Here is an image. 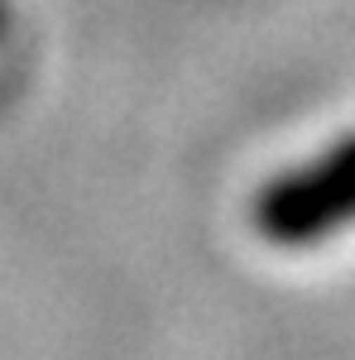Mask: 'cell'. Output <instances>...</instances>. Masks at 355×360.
Returning <instances> with one entry per match:
<instances>
[{"instance_id": "1", "label": "cell", "mask_w": 355, "mask_h": 360, "mask_svg": "<svg viewBox=\"0 0 355 360\" xmlns=\"http://www.w3.org/2000/svg\"><path fill=\"white\" fill-rule=\"evenodd\" d=\"M250 226L273 250H312L355 231V130L273 173L250 202Z\"/></svg>"}]
</instances>
